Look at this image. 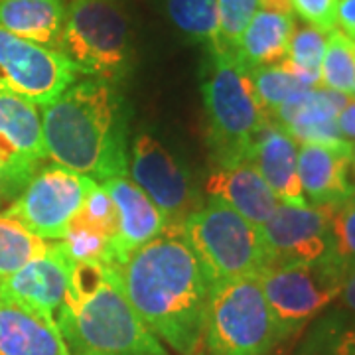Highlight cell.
Returning <instances> with one entry per match:
<instances>
[{"label":"cell","instance_id":"1","mask_svg":"<svg viewBox=\"0 0 355 355\" xmlns=\"http://www.w3.org/2000/svg\"><path fill=\"white\" fill-rule=\"evenodd\" d=\"M144 326L180 355L203 354L209 284L182 231L153 241L109 265Z\"/></svg>","mask_w":355,"mask_h":355},{"label":"cell","instance_id":"2","mask_svg":"<svg viewBox=\"0 0 355 355\" xmlns=\"http://www.w3.org/2000/svg\"><path fill=\"white\" fill-rule=\"evenodd\" d=\"M48 160L91 180L127 176V109L113 83L76 81L42 111Z\"/></svg>","mask_w":355,"mask_h":355},{"label":"cell","instance_id":"3","mask_svg":"<svg viewBox=\"0 0 355 355\" xmlns=\"http://www.w3.org/2000/svg\"><path fill=\"white\" fill-rule=\"evenodd\" d=\"M53 320L69 355H170L105 263H76L67 296Z\"/></svg>","mask_w":355,"mask_h":355},{"label":"cell","instance_id":"4","mask_svg":"<svg viewBox=\"0 0 355 355\" xmlns=\"http://www.w3.org/2000/svg\"><path fill=\"white\" fill-rule=\"evenodd\" d=\"M207 114V144L221 168L251 162L254 142L272 121L254 95L249 71L235 53L209 50L202 83Z\"/></svg>","mask_w":355,"mask_h":355},{"label":"cell","instance_id":"5","mask_svg":"<svg viewBox=\"0 0 355 355\" xmlns=\"http://www.w3.org/2000/svg\"><path fill=\"white\" fill-rule=\"evenodd\" d=\"M182 237L202 266L209 291L231 280L257 279L270 265L261 229L216 198L186 217Z\"/></svg>","mask_w":355,"mask_h":355},{"label":"cell","instance_id":"6","mask_svg":"<svg viewBox=\"0 0 355 355\" xmlns=\"http://www.w3.org/2000/svg\"><path fill=\"white\" fill-rule=\"evenodd\" d=\"M286 338L259 279L231 280L209 291L203 354L268 355Z\"/></svg>","mask_w":355,"mask_h":355},{"label":"cell","instance_id":"7","mask_svg":"<svg viewBox=\"0 0 355 355\" xmlns=\"http://www.w3.org/2000/svg\"><path fill=\"white\" fill-rule=\"evenodd\" d=\"M58 50L79 73L121 81L130 71V22L121 0H71Z\"/></svg>","mask_w":355,"mask_h":355},{"label":"cell","instance_id":"8","mask_svg":"<svg viewBox=\"0 0 355 355\" xmlns=\"http://www.w3.org/2000/svg\"><path fill=\"white\" fill-rule=\"evenodd\" d=\"M345 270L347 265L340 257H328L316 263L268 266L257 279L272 314L291 338L340 298Z\"/></svg>","mask_w":355,"mask_h":355},{"label":"cell","instance_id":"9","mask_svg":"<svg viewBox=\"0 0 355 355\" xmlns=\"http://www.w3.org/2000/svg\"><path fill=\"white\" fill-rule=\"evenodd\" d=\"M95 184V180L67 168L46 164L4 211L44 241H62Z\"/></svg>","mask_w":355,"mask_h":355},{"label":"cell","instance_id":"10","mask_svg":"<svg viewBox=\"0 0 355 355\" xmlns=\"http://www.w3.org/2000/svg\"><path fill=\"white\" fill-rule=\"evenodd\" d=\"M79 71L60 50L0 28V91L46 107L77 81Z\"/></svg>","mask_w":355,"mask_h":355},{"label":"cell","instance_id":"11","mask_svg":"<svg viewBox=\"0 0 355 355\" xmlns=\"http://www.w3.org/2000/svg\"><path fill=\"white\" fill-rule=\"evenodd\" d=\"M130 176L158 207L166 221V231H182V223L196 211L198 193L188 172L148 132H140L128 148Z\"/></svg>","mask_w":355,"mask_h":355},{"label":"cell","instance_id":"12","mask_svg":"<svg viewBox=\"0 0 355 355\" xmlns=\"http://www.w3.org/2000/svg\"><path fill=\"white\" fill-rule=\"evenodd\" d=\"M336 205H288L279 203L261 225L270 265L316 263L338 257L334 249L331 217Z\"/></svg>","mask_w":355,"mask_h":355},{"label":"cell","instance_id":"13","mask_svg":"<svg viewBox=\"0 0 355 355\" xmlns=\"http://www.w3.org/2000/svg\"><path fill=\"white\" fill-rule=\"evenodd\" d=\"M46 160L38 105L0 91V170L10 200L24 190Z\"/></svg>","mask_w":355,"mask_h":355},{"label":"cell","instance_id":"14","mask_svg":"<svg viewBox=\"0 0 355 355\" xmlns=\"http://www.w3.org/2000/svg\"><path fill=\"white\" fill-rule=\"evenodd\" d=\"M73 266L64 243L51 241L46 253L0 279V294L55 318L69 291Z\"/></svg>","mask_w":355,"mask_h":355},{"label":"cell","instance_id":"15","mask_svg":"<svg viewBox=\"0 0 355 355\" xmlns=\"http://www.w3.org/2000/svg\"><path fill=\"white\" fill-rule=\"evenodd\" d=\"M349 97L326 87H304L272 114V123L300 144L347 146L338 128V114Z\"/></svg>","mask_w":355,"mask_h":355},{"label":"cell","instance_id":"16","mask_svg":"<svg viewBox=\"0 0 355 355\" xmlns=\"http://www.w3.org/2000/svg\"><path fill=\"white\" fill-rule=\"evenodd\" d=\"M101 186L111 196L119 214V233L109 241V259L105 263L116 265L135 249L166 231V221L153 200L127 176L109 178Z\"/></svg>","mask_w":355,"mask_h":355},{"label":"cell","instance_id":"17","mask_svg":"<svg viewBox=\"0 0 355 355\" xmlns=\"http://www.w3.org/2000/svg\"><path fill=\"white\" fill-rule=\"evenodd\" d=\"M298 178L310 205H340L355 196L352 180V144L298 148Z\"/></svg>","mask_w":355,"mask_h":355},{"label":"cell","instance_id":"18","mask_svg":"<svg viewBox=\"0 0 355 355\" xmlns=\"http://www.w3.org/2000/svg\"><path fill=\"white\" fill-rule=\"evenodd\" d=\"M0 355H69L55 320L0 294Z\"/></svg>","mask_w":355,"mask_h":355},{"label":"cell","instance_id":"19","mask_svg":"<svg viewBox=\"0 0 355 355\" xmlns=\"http://www.w3.org/2000/svg\"><path fill=\"white\" fill-rule=\"evenodd\" d=\"M205 191L209 198L227 203L253 225L261 227L279 207V200L266 186L263 176L251 162L221 168L217 166L205 182Z\"/></svg>","mask_w":355,"mask_h":355},{"label":"cell","instance_id":"20","mask_svg":"<svg viewBox=\"0 0 355 355\" xmlns=\"http://www.w3.org/2000/svg\"><path fill=\"white\" fill-rule=\"evenodd\" d=\"M251 164L280 203L306 205L298 178V142L275 123L266 125L254 142Z\"/></svg>","mask_w":355,"mask_h":355},{"label":"cell","instance_id":"21","mask_svg":"<svg viewBox=\"0 0 355 355\" xmlns=\"http://www.w3.org/2000/svg\"><path fill=\"white\" fill-rule=\"evenodd\" d=\"M67 18L65 0H0V28L58 50Z\"/></svg>","mask_w":355,"mask_h":355},{"label":"cell","instance_id":"22","mask_svg":"<svg viewBox=\"0 0 355 355\" xmlns=\"http://www.w3.org/2000/svg\"><path fill=\"white\" fill-rule=\"evenodd\" d=\"M294 28L296 24L292 14L259 10L243 32L235 51L237 62L247 71L284 62Z\"/></svg>","mask_w":355,"mask_h":355},{"label":"cell","instance_id":"23","mask_svg":"<svg viewBox=\"0 0 355 355\" xmlns=\"http://www.w3.org/2000/svg\"><path fill=\"white\" fill-rule=\"evenodd\" d=\"M296 355H355V316L343 308H328L308 324Z\"/></svg>","mask_w":355,"mask_h":355},{"label":"cell","instance_id":"24","mask_svg":"<svg viewBox=\"0 0 355 355\" xmlns=\"http://www.w3.org/2000/svg\"><path fill=\"white\" fill-rule=\"evenodd\" d=\"M328 34L312 26L294 28L286 60L280 62L304 87H320V67L326 53Z\"/></svg>","mask_w":355,"mask_h":355},{"label":"cell","instance_id":"25","mask_svg":"<svg viewBox=\"0 0 355 355\" xmlns=\"http://www.w3.org/2000/svg\"><path fill=\"white\" fill-rule=\"evenodd\" d=\"M50 243L34 235L18 219L0 211V279L48 251Z\"/></svg>","mask_w":355,"mask_h":355},{"label":"cell","instance_id":"26","mask_svg":"<svg viewBox=\"0 0 355 355\" xmlns=\"http://www.w3.org/2000/svg\"><path fill=\"white\" fill-rule=\"evenodd\" d=\"M164 10L184 36L214 48L219 28L217 0H164Z\"/></svg>","mask_w":355,"mask_h":355},{"label":"cell","instance_id":"27","mask_svg":"<svg viewBox=\"0 0 355 355\" xmlns=\"http://www.w3.org/2000/svg\"><path fill=\"white\" fill-rule=\"evenodd\" d=\"M320 85L345 97H355V40L340 30L328 34L326 53L320 67Z\"/></svg>","mask_w":355,"mask_h":355},{"label":"cell","instance_id":"28","mask_svg":"<svg viewBox=\"0 0 355 355\" xmlns=\"http://www.w3.org/2000/svg\"><path fill=\"white\" fill-rule=\"evenodd\" d=\"M249 77H251V83H253L254 95L261 103L263 111L268 114V119H272L277 109L291 95H294L300 89H304V85L292 76L282 64L249 69Z\"/></svg>","mask_w":355,"mask_h":355},{"label":"cell","instance_id":"29","mask_svg":"<svg viewBox=\"0 0 355 355\" xmlns=\"http://www.w3.org/2000/svg\"><path fill=\"white\" fill-rule=\"evenodd\" d=\"M261 8V0H217V40L214 51H227L235 53L241 42L243 32L247 30L249 22Z\"/></svg>","mask_w":355,"mask_h":355},{"label":"cell","instance_id":"30","mask_svg":"<svg viewBox=\"0 0 355 355\" xmlns=\"http://www.w3.org/2000/svg\"><path fill=\"white\" fill-rule=\"evenodd\" d=\"M76 219L85 225L91 231H95L97 235H101L105 239L113 241L119 233V214L114 207L111 196L105 191L103 186L95 184L89 190L85 202L81 203Z\"/></svg>","mask_w":355,"mask_h":355},{"label":"cell","instance_id":"31","mask_svg":"<svg viewBox=\"0 0 355 355\" xmlns=\"http://www.w3.org/2000/svg\"><path fill=\"white\" fill-rule=\"evenodd\" d=\"M62 243L73 263H107L109 259V239L81 225L76 217L71 219Z\"/></svg>","mask_w":355,"mask_h":355},{"label":"cell","instance_id":"32","mask_svg":"<svg viewBox=\"0 0 355 355\" xmlns=\"http://www.w3.org/2000/svg\"><path fill=\"white\" fill-rule=\"evenodd\" d=\"M334 249L345 265L355 263V196L336 205L331 217Z\"/></svg>","mask_w":355,"mask_h":355},{"label":"cell","instance_id":"33","mask_svg":"<svg viewBox=\"0 0 355 355\" xmlns=\"http://www.w3.org/2000/svg\"><path fill=\"white\" fill-rule=\"evenodd\" d=\"M340 0H291V6L306 24L330 34L338 26Z\"/></svg>","mask_w":355,"mask_h":355},{"label":"cell","instance_id":"34","mask_svg":"<svg viewBox=\"0 0 355 355\" xmlns=\"http://www.w3.org/2000/svg\"><path fill=\"white\" fill-rule=\"evenodd\" d=\"M338 302H340V308L355 316V263L347 266V270H345V279H343Z\"/></svg>","mask_w":355,"mask_h":355},{"label":"cell","instance_id":"35","mask_svg":"<svg viewBox=\"0 0 355 355\" xmlns=\"http://www.w3.org/2000/svg\"><path fill=\"white\" fill-rule=\"evenodd\" d=\"M338 128L349 144H352V140L355 142V97L347 99V103L343 105V109L338 114Z\"/></svg>","mask_w":355,"mask_h":355},{"label":"cell","instance_id":"36","mask_svg":"<svg viewBox=\"0 0 355 355\" xmlns=\"http://www.w3.org/2000/svg\"><path fill=\"white\" fill-rule=\"evenodd\" d=\"M338 24L342 26L343 34L355 40V0L338 2Z\"/></svg>","mask_w":355,"mask_h":355},{"label":"cell","instance_id":"37","mask_svg":"<svg viewBox=\"0 0 355 355\" xmlns=\"http://www.w3.org/2000/svg\"><path fill=\"white\" fill-rule=\"evenodd\" d=\"M263 10H272V12L292 14L291 0H261Z\"/></svg>","mask_w":355,"mask_h":355},{"label":"cell","instance_id":"38","mask_svg":"<svg viewBox=\"0 0 355 355\" xmlns=\"http://www.w3.org/2000/svg\"><path fill=\"white\" fill-rule=\"evenodd\" d=\"M10 200L8 198V191H6V182H4V176H2V170H0V203Z\"/></svg>","mask_w":355,"mask_h":355},{"label":"cell","instance_id":"39","mask_svg":"<svg viewBox=\"0 0 355 355\" xmlns=\"http://www.w3.org/2000/svg\"><path fill=\"white\" fill-rule=\"evenodd\" d=\"M352 168L355 170V142L352 144Z\"/></svg>","mask_w":355,"mask_h":355},{"label":"cell","instance_id":"40","mask_svg":"<svg viewBox=\"0 0 355 355\" xmlns=\"http://www.w3.org/2000/svg\"><path fill=\"white\" fill-rule=\"evenodd\" d=\"M200 355H207V354H200Z\"/></svg>","mask_w":355,"mask_h":355}]
</instances>
